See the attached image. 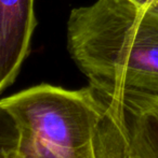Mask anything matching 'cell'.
Instances as JSON below:
<instances>
[{"instance_id":"obj_1","label":"cell","mask_w":158,"mask_h":158,"mask_svg":"<svg viewBox=\"0 0 158 158\" xmlns=\"http://www.w3.org/2000/svg\"><path fill=\"white\" fill-rule=\"evenodd\" d=\"M67 48L97 92L129 101H158V11L127 0H97L74 9Z\"/></svg>"},{"instance_id":"obj_3","label":"cell","mask_w":158,"mask_h":158,"mask_svg":"<svg viewBox=\"0 0 158 158\" xmlns=\"http://www.w3.org/2000/svg\"><path fill=\"white\" fill-rule=\"evenodd\" d=\"M95 94L104 106V158H158V101L135 102Z\"/></svg>"},{"instance_id":"obj_7","label":"cell","mask_w":158,"mask_h":158,"mask_svg":"<svg viewBox=\"0 0 158 158\" xmlns=\"http://www.w3.org/2000/svg\"><path fill=\"white\" fill-rule=\"evenodd\" d=\"M152 9H154V10L158 11V0H154V3H153V6H151Z\"/></svg>"},{"instance_id":"obj_4","label":"cell","mask_w":158,"mask_h":158,"mask_svg":"<svg viewBox=\"0 0 158 158\" xmlns=\"http://www.w3.org/2000/svg\"><path fill=\"white\" fill-rule=\"evenodd\" d=\"M35 0H0V93L15 81L36 27Z\"/></svg>"},{"instance_id":"obj_5","label":"cell","mask_w":158,"mask_h":158,"mask_svg":"<svg viewBox=\"0 0 158 158\" xmlns=\"http://www.w3.org/2000/svg\"><path fill=\"white\" fill-rule=\"evenodd\" d=\"M20 128L13 113L0 100V158H17Z\"/></svg>"},{"instance_id":"obj_6","label":"cell","mask_w":158,"mask_h":158,"mask_svg":"<svg viewBox=\"0 0 158 158\" xmlns=\"http://www.w3.org/2000/svg\"><path fill=\"white\" fill-rule=\"evenodd\" d=\"M127 1L131 2L133 3L134 6H139V8H142V9H147V8H151L154 3V0H127Z\"/></svg>"},{"instance_id":"obj_2","label":"cell","mask_w":158,"mask_h":158,"mask_svg":"<svg viewBox=\"0 0 158 158\" xmlns=\"http://www.w3.org/2000/svg\"><path fill=\"white\" fill-rule=\"evenodd\" d=\"M1 100L20 128L17 158H102L104 108L90 86L40 84Z\"/></svg>"}]
</instances>
